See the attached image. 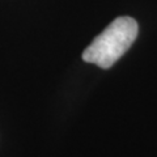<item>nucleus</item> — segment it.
Returning <instances> with one entry per match:
<instances>
[{"mask_svg":"<svg viewBox=\"0 0 157 157\" xmlns=\"http://www.w3.org/2000/svg\"><path fill=\"white\" fill-rule=\"evenodd\" d=\"M137 37V22L131 17H118L82 52L86 63L110 68L131 47Z\"/></svg>","mask_w":157,"mask_h":157,"instance_id":"obj_1","label":"nucleus"}]
</instances>
